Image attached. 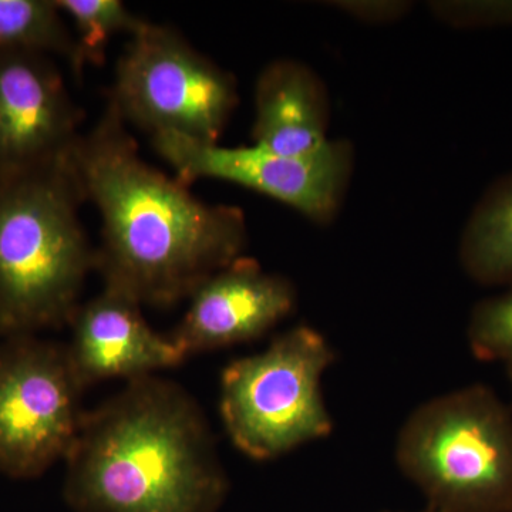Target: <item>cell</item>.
Returning <instances> with one entry per match:
<instances>
[{
    "label": "cell",
    "mask_w": 512,
    "mask_h": 512,
    "mask_svg": "<svg viewBox=\"0 0 512 512\" xmlns=\"http://www.w3.org/2000/svg\"><path fill=\"white\" fill-rule=\"evenodd\" d=\"M72 161L103 224L96 269L104 286L141 306L171 308L190 299L247 247L242 211L207 204L147 164L110 103L77 141Z\"/></svg>",
    "instance_id": "6da1fadb"
},
{
    "label": "cell",
    "mask_w": 512,
    "mask_h": 512,
    "mask_svg": "<svg viewBox=\"0 0 512 512\" xmlns=\"http://www.w3.org/2000/svg\"><path fill=\"white\" fill-rule=\"evenodd\" d=\"M64 463L74 512H217L229 493L201 407L156 375L84 412Z\"/></svg>",
    "instance_id": "7a4b0ae2"
},
{
    "label": "cell",
    "mask_w": 512,
    "mask_h": 512,
    "mask_svg": "<svg viewBox=\"0 0 512 512\" xmlns=\"http://www.w3.org/2000/svg\"><path fill=\"white\" fill-rule=\"evenodd\" d=\"M72 153L0 177V338L69 326L96 251L79 217Z\"/></svg>",
    "instance_id": "3957f363"
},
{
    "label": "cell",
    "mask_w": 512,
    "mask_h": 512,
    "mask_svg": "<svg viewBox=\"0 0 512 512\" xmlns=\"http://www.w3.org/2000/svg\"><path fill=\"white\" fill-rule=\"evenodd\" d=\"M397 466L433 512H512V410L471 384L421 404L399 431Z\"/></svg>",
    "instance_id": "277c9868"
},
{
    "label": "cell",
    "mask_w": 512,
    "mask_h": 512,
    "mask_svg": "<svg viewBox=\"0 0 512 512\" xmlns=\"http://www.w3.org/2000/svg\"><path fill=\"white\" fill-rule=\"evenodd\" d=\"M335 362L328 340L311 326L276 336L258 353L234 360L221 376L220 409L234 446L272 460L332 433L320 382Z\"/></svg>",
    "instance_id": "5b68a950"
},
{
    "label": "cell",
    "mask_w": 512,
    "mask_h": 512,
    "mask_svg": "<svg viewBox=\"0 0 512 512\" xmlns=\"http://www.w3.org/2000/svg\"><path fill=\"white\" fill-rule=\"evenodd\" d=\"M110 104L151 137L218 144L238 104L237 82L173 29L147 22L117 63Z\"/></svg>",
    "instance_id": "8992f818"
},
{
    "label": "cell",
    "mask_w": 512,
    "mask_h": 512,
    "mask_svg": "<svg viewBox=\"0 0 512 512\" xmlns=\"http://www.w3.org/2000/svg\"><path fill=\"white\" fill-rule=\"evenodd\" d=\"M83 392L66 346L36 335L2 339L0 473L33 480L64 461L82 423Z\"/></svg>",
    "instance_id": "52a82bcc"
},
{
    "label": "cell",
    "mask_w": 512,
    "mask_h": 512,
    "mask_svg": "<svg viewBox=\"0 0 512 512\" xmlns=\"http://www.w3.org/2000/svg\"><path fill=\"white\" fill-rule=\"evenodd\" d=\"M158 154L191 184L214 178L242 185L288 205L318 225L330 224L342 208L355 170L348 140H329L308 156L288 157L254 146L228 148L175 134L151 137Z\"/></svg>",
    "instance_id": "ba28073f"
},
{
    "label": "cell",
    "mask_w": 512,
    "mask_h": 512,
    "mask_svg": "<svg viewBox=\"0 0 512 512\" xmlns=\"http://www.w3.org/2000/svg\"><path fill=\"white\" fill-rule=\"evenodd\" d=\"M80 111L59 70L43 55L0 52V177L72 153Z\"/></svg>",
    "instance_id": "9c48e42d"
},
{
    "label": "cell",
    "mask_w": 512,
    "mask_h": 512,
    "mask_svg": "<svg viewBox=\"0 0 512 512\" xmlns=\"http://www.w3.org/2000/svg\"><path fill=\"white\" fill-rule=\"evenodd\" d=\"M171 339L185 357L261 338L295 308L289 279L241 256L212 275L190 298Z\"/></svg>",
    "instance_id": "30bf717a"
},
{
    "label": "cell",
    "mask_w": 512,
    "mask_h": 512,
    "mask_svg": "<svg viewBox=\"0 0 512 512\" xmlns=\"http://www.w3.org/2000/svg\"><path fill=\"white\" fill-rule=\"evenodd\" d=\"M67 356L84 389L107 379H141L181 365L187 357L171 336L154 332L141 305L104 286L74 313Z\"/></svg>",
    "instance_id": "8fae6325"
},
{
    "label": "cell",
    "mask_w": 512,
    "mask_h": 512,
    "mask_svg": "<svg viewBox=\"0 0 512 512\" xmlns=\"http://www.w3.org/2000/svg\"><path fill=\"white\" fill-rule=\"evenodd\" d=\"M329 120L328 90L308 64L279 59L259 74L254 146L279 156H308L330 140Z\"/></svg>",
    "instance_id": "7c38bea8"
},
{
    "label": "cell",
    "mask_w": 512,
    "mask_h": 512,
    "mask_svg": "<svg viewBox=\"0 0 512 512\" xmlns=\"http://www.w3.org/2000/svg\"><path fill=\"white\" fill-rule=\"evenodd\" d=\"M458 259L478 285L512 284V173L494 181L471 211Z\"/></svg>",
    "instance_id": "4fadbf2b"
},
{
    "label": "cell",
    "mask_w": 512,
    "mask_h": 512,
    "mask_svg": "<svg viewBox=\"0 0 512 512\" xmlns=\"http://www.w3.org/2000/svg\"><path fill=\"white\" fill-rule=\"evenodd\" d=\"M0 52L57 53L79 73L76 40L64 26L62 10L49 0H0Z\"/></svg>",
    "instance_id": "5bb4252c"
},
{
    "label": "cell",
    "mask_w": 512,
    "mask_h": 512,
    "mask_svg": "<svg viewBox=\"0 0 512 512\" xmlns=\"http://www.w3.org/2000/svg\"><path fill=\"white\" fill-rule=\"evenodd\" d=\"M57 6L72 18L79 39V73L86 62H103L104 50L117 33L136 35L147 20L133 15L119 0H57Z\"/></svg>",
    "instance_id": "9a60e30c"
},
{
    "label": "cell",
    "mask_w": 512,
    "mask_h": 512,
    "mask_svg": "<svg viewBox=\"0 0 512 512\" xmlns=\"http://www.w3.org/2000/svg\"><path fill=\"white\" fill-rule=\"evenodd\" d=\"M467 342L481 362L512 365V289L474 306L468 319Z\"/></svg>",
    "instance_id": "2e32d148"
},
{
    "label": "cell",
    "mask_w": 512,
    "mask_h": 512,
    "mask_svg": "<svg viewBox=\"0 0 512 512\" xmlns=\"http://www.w3.org/2000/svg\"><path fill=\"white\" fill-rule=\"evenodd\" d=\"M427 5L434 19L454 29L512 25V0H433Z\"/></svg>",
    "instance_id": "e0dca14e"
},
{
    "label": "cell",
    "mask_w": 512,
    "mask_h": 512,
    "mask_svg": "<svg viewBox=\"0 0 512 512\" xmlns=\"http://www.w3.org/2000/svg\"><path fill=\"white\" fill-rule=\"evenodd\" d=\"M328 5L367 25L399 22L414 9L410 0H332Z\"/></svg>",
    "instance_id": "ac0fdd59"
},
{
    "label": "cell",
    "mask_w": 512,
    "mask_h": 512,
    "mask_svg": "<svg viewBox=\"0 0 512 512\" xmlns=\"http://www.w3.org/2000/svg\"><path fill=\"white\" fill-rule=\"evenodd\" d=\"M505 367H507V375H508V379H510V384L512 387V365L505 366Z\"/></svg>",
    "instance_id": "d6986e66"
},
{
    "label": "cell",
    "mask_w": 512,
    "mask_h": 512,
    "mask_svg": "<svg viewBox=\"0 0 512 512\" xmlns=\"http://www.w3.org/2000/svg\"><path fill=\"white\" fill-rule=\"evenodd\" d=\"M420 512H433V511L427 510V508H426V510L420 511Z\"/></svg>",
    "instance_id": "ffe728a7"
}]
</instances>
